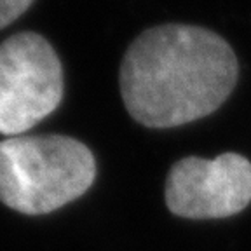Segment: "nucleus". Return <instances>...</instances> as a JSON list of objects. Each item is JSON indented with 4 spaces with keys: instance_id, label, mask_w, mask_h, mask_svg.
Segmentation results:
<instances>
[{
    "instance_id": "f257e3e1",
    "label": "nucleus",
    "mask_w": 251,
    "mask_h": 251,
    "mask_svg": "<svg viewBox=\"0 0 251 251\" xmlns=\"http://www.w3.org/2000/svg\"><path fill=\"white\" fill-rule=\"evenodd\" d=\"M237 77V56L224 37L202 26L169 23L134 39L122 58L119 82L131 117L166 129L216 112Z\"/></svg>"
},
{
    "instance_id": "20e7f679",
    "label": "nucleus",
    "mask_w": 251,
    "mask_h": 251,
    "mask_svg": "<svg viewBox=\"0 0 251 251\" xmlns=\"http://www.w3.org/2000/svg\"><path fill=\"white\" fill-rule=\"evenodd\" d=\"M251 202V161L225 152L215 159L183 157L166 180V204L173 215L188 220L228 218Z\"/></svg>"
},
{
    "instance_id": "f03ea898",
    "label": "nucleus",
    "mask_w": 251,
    "mask_h": 251,
    "mask_svg": "<svg viewBox=\"0 0 251 251\" xmlns=\"http://www.w3.org/2000/svg\"><path fill=\"white\" fill-rule=\"evenodd\" d=\"M94 155L65 134L11 136L0 141V201L23 215H46L89 190Z\"/></svg>"
},
{
    "instance_id": "7ed1b4c3",
    "label": "nucleus",
    "mask_w": 251,
    "mask_h": 251,
    "mask_svg": "<svg viewBox=\"0 0 251 251\" xmlns=\"http://www.w3.org/2000/svg\"><path fill=\"white\" fill-rule=\"evenodd\" d=\"M63 67L52 46L35 31L0 44V134L21 136L63 100Z\"/></svg>"
},
{
    "instance_id": "39448f33",
    "label": "nucleus",
    "mask_w": 251,
    "mask_h": 251,
    "mask_svg": "<svg viewBox=\"0 0 251 251\" xmlns=\"http://www.w3.org/2000/svg\"><path fill=\"white\" fill-rule=\"evenodd\" d=\"M33 0H0V30L28 11Z\"/></svg>"
}]
</instances>
